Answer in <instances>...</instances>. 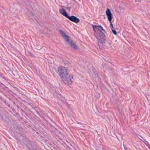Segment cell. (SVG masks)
I'll return each mask as SVG.
<instances>
[{
	"label": "cell",
	"mask_w": 150,
	"mask_h": 150,
	"mask_svg": "<svg viewBox=\"0 0 150 150\" xmlns=\"http://www.w3.org/2000/svg\"><path fill=\"white\" fill-rule=\"evenodd\" d=\"M94 35L100 48L103 47L105 43L106 37L103 27L100 25H92Z\"/></svg>",
	"instance_id": "obj_1"
},
{
	"label": "cell",
	"mask_w": 150,
	"mask_h": 150,
	"mask_svg": "<svg viewBox=\"0 0 150 150\" xmlns=\"http://www.w3.org/2000/svg\"><path fill=\"white\" fill-rule=\"evenodd\" d=\"M58 74L62 81L66 84L71 85L73 83V76L70 74L67 68L63 67H60L58 68Z\"/></svg>",
	"instance_id": "obj_2"
},
{
	"label": "cell",
	"mask_w": 150,
	"mask_h": 150,
	"mask_svg": "<svg viewBox=\"0 0 150 150\" xmlns=\"http://www.w3.org/2000/svg\"><path fill=\"white\" fill-rule=\"evenodd\" d=\"M59 32L62 36L63 37V38L66 40V42H67L71 47H73V48H74L75 50H77V49H78L77 46L75 44L74 42L71 40V39L69 38L68 35H67L63 31L60 30Z\"/></svg>",
	"instance_id": "obj_3"
},
{
	"label": "cell",
	"mask_w": 150,
	"mask_h": 150,
	"mask_svg": "<svg viewBox=\"0 0 150 150\" xmlns=\"http://www.w3.org/2000/svg\"><path fill=\"white\" fill-rule=\"evenodd\" d=\"M59 12L62 15H63V16L68 18L69 20L72 21V22H74V23H78L79 22V19L78 18H77L76 17L74 16H69L68 15L67 13V12H66V11L64 9H60L59 10Z\"/></svg>",
	"instance_id": "obj_4"
},
{
	"label": "cell",
	"mask_w": 150,
	"mask_h": 150,
	"mask_svg": "<svg viewBox=\"0 0 150 150\" xmlns=\"http://www.w3.org/2000/svg\"><path fill=\"white\" fill-rule=\"evenodd\" d=\"M106 13V15L107 16L108 18V20H109V22H110V27H111V29H112V31L113 33L114 34L116 35L117 32H116L115 30L113 29V26L112 23V13H111V11H110V10L109 9H108L107 10Z\"/></svg>",
	"instance_id": "obj_5"
}]
</instances>
